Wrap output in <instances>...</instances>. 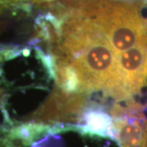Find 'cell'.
Masks as SVG:
<instances>
[{
	"instance_id": "1",
	"label": "cell",
	"mask_w": 147,
	"mask_h": 147,
	"mask_svg": "<svg viewBox=\"0 0 147 147\" xmlns=\"http://www.w3.org/2000/svg\"><path fill=\"white\" fill-rule=\"evenodd\" d=\"M87 108V95L69 93L55 86L52 94L27 120L42 124L79 123Z\"/></svg>"
},
{
	"instance_id": "2",
	"label": "cell",
	"mask_w": 147,
	"mask_h": 147,
	"mask_svg": "<svg viewBox=\"0 0 147 147\" xmlns=\"http://www.w3.org/2000/svg\"><path fill=\"white\" fill-rule=\"evenodd\" d=\"M118 67L127 92L132 97L147 81V39L117 57Z\"/></svg>"
},
{
	"instance_id": "3",
	"label": "cell",
	"mask_w": 147,
	"mask_h": 147,
	"mask_svg": "<svg viewBox=\"0 0 147 147\" xmlns=\"http://www.w3.org/2000/svg\"><path fill=\"white\" fill-rule=\"evenodd\" d=\"M113 119L115 141L119 143L120 147H146L144 119L127 116Z\"/></svg>"
},
{
	"instance_id": "4",
	"label": "cell",
	"mask_w": 147,
	"mask_h": 147,
	"mask_svg": "<svg viewBox=\"0 0 147 147\" xmlns=\"http://www.w3.org/2000/svg\"><path fill=\"white\" fill-rule=\"evenodd\" d=\"M81 133L90 136L110 137L115 140L114 119L100 107L91 106L84 110L80 124L75 126Z\"/></svg>"
}]
</instances>
